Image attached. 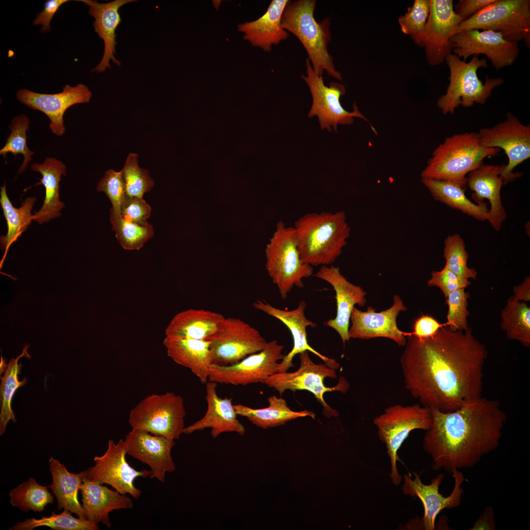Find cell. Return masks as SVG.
I'll return each instance as SVG.
<instances>
[{"mask_svg":"<svg viewBox=\"0 0 530 530\" xmlns=\"http://www.w3.org/2000/svg\"><path fill=\"white\" fill-rule=\"evenodd\" d=\"M404 346L405 387L422 405L450 412L482 396L487 351L470 329L444 326L425 338L409 334Z\"/></svg>","mask_w":530,"mask_h":530,"instance_id":"cell-1","label":"cell"},{"mask_svg":"<svg viewBox=\"0 0 530 530\" xmlns=\"http://www.w3.org/2000/svg\"><path fill=\"white\" fill-rule=\"evenodd\" d=\"M431 410L423 446L433 470L473 467L499 447L506 416L498 401L481 396L452 411Z\"/></svg>","mask_w":530,"mask_h":530,"instance_id":"cell-2","label":"cell"},{"mask_svg":"<svg viewBox=\"0 0 530 530\" xmlns=\"http://www.w3.org/2000/svg\"><path fill=\"white\" fill-rule=\"evenodd\" d=\"M293 227L300 257L312 266L333 263L350 235L344 211L307 213L295 222Z\"/></svg>","mask_w":530,"mask_h":530,"instance_id":"cell-3","label":"cell"},{"mask_svg":"<svg viewBox=\"0 0 530 530\" xmlns=\"http://www.w3.org/2000/svg\"><path fill=\"white\" fill-rule=\"evenodd\" d=\"M315 0H289L283 11L281 25L294 35L305 49L315 72L329 76L343 81L341 73L335 67L333 57L328 51L331 41L330 21L326 18L318 22L314 17Z\"/></svg>","mask_w":530,"mask_h":530,"instance_id":"cell-4","label":"cell"},{"mask_svg":"<svg viewBox=\"0 0 530 530\" xmlns=\"http://www.w3.org/2000/svg\"><path fill=\"white\" fill-rule=\"evenodd\" d=\"M500 149L481 143L478 132L455 134L446 137L432 153L421 173L422 179L464 180L466 175L496 155Z\"/></svg>","mask_w":530,"mask_h":530,"instance_id":"cell-5","label":"cell"},{"mask_svg":"<svg viewBox=\"0 0 530 530\" xmlns=\"http://www.w3.org/2000/svg\"><path fill=\"white\" fill-rule=\"evenodd\" d=\"M445 60L450 70V83L446 94L437 101V106L444 115L453 114L459 106L470 107L475 103L484 104L492 90L504 83L501 78H489L487 76L484 83L479 79L477 70L488 65L486 59H479L478 55H474L466 62L451 53Z\"/></svg>","mask_w":530,"mask_h":530,"instance_id":"cell-6","label":"cell"},{"mask_svg":"<svg viewBox=\"0 0 530 530\" xmlns=\"http://www.w3.org/2000/svg\"><path fill=\"white\" fill-rule=\"evenodd\" d=\"M266 245L265 267L282 299L288 297L293 287H304L303 279L313 274L312 266L304 263L297 249L295 230L279 221Z\"/></svg>","mask_w":530,"mask_h":530,"instance_id":"cell-7","label":"cell"},{"mask_svg":"<svg viewBox=\"0 0 530 530\" xmlns=\"http://www.w3.org/2000/svg\"><path fill=\"white\" fill-rule=\"evenodd\" d=\"M472 29L499 32L509 41L524 40L530 48V0H495L463 21L454 34Z\"/></svg>","mask_w":530,"mask_h":530,"instance_id":"cell-8","label":"cell"},{"mask_svg":"<svg viewBox=\"0 0 530 530\" xmlns=\"http://www.w3.org/2000/svg\"><path fill=\"white\" fill-rule=\"evenodd\" d=\"M373 422L377 428L379 439L387 449L391 466L390 478L394 485L398 486L401 481L397 467L399 460L398 451L411 431L415 429L426 431L430 428L431 410L420 403L393 405L375 417Z\"/></svg>","mask_w":530,"mask_h":530,"instance_id":"cell-9","label":"cell"},{"mask_svg":"<svg viewBox=\"0 0 530 530\" xmlns=\"http://www.w3.org/2000/svg\"><path fill=\"white\" fill-rule=\"evenodd\" d=\"M186 410L183 398L173 392L145 397L130 411L132 428L176 440L184 433Z\"/></svg>","mask_w":530,"mask_h":530,"instance_id":"cell-10","label":"cell"},{"mask_svg":"<svg viewBox=\"0 0 530 530\" xmlns=\"http://www.w3.org/2000/svg\"><path fill=\"white\" fill-rule=\"evenodd\" d=\"M299 354L300 365L296 371L274 373L266 378L263 384L275 389L281 396L288 390L294 392L297 390L308 391L320 402L328 417H337L339 415L338 412L327 404L324 395L332 391H340L344 394L349 387V383L344 377H341L334 387H326L324 379L337 378L336 370L326 363H315L307 351Z\"/></svg>","mask_w":530,"mask_h":530,"instance_id":"cell-11","label":"cell"},{"mask_svg":"<svg viewBox=\"0 0 530 530\" xmlns=\"http://www.w3.org/2000/svg\"><path fill=\"white\" fill-rule=\"evenodd\" d=\"M481 144L487 148H501L508 159L503 164L500 175L506 185L520 177L514 169L530 157V126L525 125L510 112L506 120L492 128H481L478 132Z\"/></svg>","mask_w":530,"mask_h":530,"instance_id":"cell-12","label":"cell"},{"mask_svg":"<svg viewBox=\"0 0 530 530\" xmlns=\"http://www.w3.org/2000/svg\"><path fill=\"white\" fill-rule=\"evenodd\" d=\"M283 344L275 340L268 342L261 351L252 354L240 361L230 365L212 364L208 381L216 383L246 386L262 383L269 376L279 372Z\"/></svg>","mask_w":530,"mask_h":530,"instance_id":"cell-13","label":"cell"},{"mask_svg":"<svg viewBox=\"0 0 530 530\" xmlns=\"http://www.w3.org/2000/svg\"><path fill=\"white\" fill-rule=\"evenodd\" d=\"M208 340L212 364L230 365L263 349L268 342L256 329L239 318H225Z\"/></svg>","mask_w":530,"mask_h":530,"instance_id":"cell-14","label":"cell"},{"mask_svg":"<svg viewBox=\"0 0 530 530\" xmlns=\"http://www.w3.org/2000/svg\"><path fill=\"white\" fill-rule=\"evenodd\" d=\"M430 11L423 32L412 37L415 43L425 49L426 60L431 66L442 63L453 50L451 37L464 19L453 9L452 0H429Z\"/></svg>","mask_w":530,"mask_h":530,"instance_id":"cell-15","label":"cell"},{"mask_svg":"<svg viewBox=\"0 0 530 530\" xmlns=\"http://www.w3.org/2000/svg\"><path fill=\"white\" fill-rule=\"evenodd\" d=\"M306 75L302 78L308 84L313 98L311 108L308 113L309 118L317 116L321 129H327L331 132L332 127L337 132V125H350L355 117L366 121L367 119L359 110L355 104L353 110H346L342 106L340 97L345 93V87L338 82L332 81L326 86L322 76L314 71L310 60H306Z\"/></svg>","mask_w":530,"mask_h":530,"instance_id":"cell-16","label":"cell"},{"mask_svg":"<svg viewBox=\"0 0 530 530\" xmlns=\"http://www.w3.org/2000/svg\"><path fill=\"white\" fill-rule=\"evenodd\" d=\"M126 450L124 440L120 439L117 444L112 440L108 441V448L102 456H96L93 466L84 471V478L101 484H108L122 494H129L137 499L142 491L134 484L139 477H149L150 471L136 470L126 460Z\"/></svg>","mask_w":530,"mask_h":530,"instance_id":"cell-17","label":"cell"},{"mask_svg":"<svg viewBox=\"0 0 530 530\" xmlns=\"http://www.w3.org/2000/svg\"><path fill=\"white\" fill-rule=\"evenodd\" d=\"M454 54L465 61L471 55L485 54L496 70L513 64L519 53L517 42L505 39L499 32L472 29L450 38Z\"/></svg>","mask_w":530,"mask_h":530,"instance_id":"cell-18","label":"cell"},{"mask_svg":"<svg viewBox=\"0 0 530 530\" xmlns=\"http://www.w3.org/2000/svg\"><path fill=\"white\" fill-rule=\"evenodd\" d=\"M16 96L23 104L46 114L50 120V130L60 136L66 131L63 117L66 110L76 104L89 103L92 94L87 86L79 83L75 86L66 84L62 92L54 94L40 93L22 88Z\"/></svg>","mask_w":530,"mask_h":530,"instance_id":"cell-19","label":"cell"},{"mask_svg":"<svg viewBox=\"0 0 530 530\" xmlns=\"http://www.w3.org/2000/svg\"><path fill=\"white\" fill-rule=\"evenodd\" d=\"M454 478V487L450 495L444 496L439 492V487L444 477L441 474L433 478L431 483L424 484L420 476L413 472V479L408 475L403 476L404 483L401 486L403 493L406 495L419 498L424 508L422 519L423 528L426 530H435V521L437 515L444 509H452L461 504L463 489L462 484L465 479L462 473L458 470L451 472Z\"/></svg>","mask_w":530,"mask_h":530,"instance_id":"cell-20","label":"cell"},{"mask_svg":"<svg viewBox=\"0 0 530 530\" xmlns=\"http://www.w3.org/2000/svg\"><path fill=\"white\" fill-rule=\"evenodd\" d=\"M124 442L127 454L149 467L150 478L164 482L166 473L175 470L171 454L175 440L132 428Z\"/></svg>","mask_w":530,"mask_h":530,"instance_id":"cell-21","label":"cell"},{"mask_svg":"<svg viewBox=\"0 0 530 530\" xmlns=\"http://www.w3.org/2000/svg\"><path fill=\"white\" fill-rule=\"evenodd\" d=\"M393 301L390 308L380 312H376L371 306L366 311L354 307L350 316L349 338L368 340L384 337L392 340L399 346H404L406 334L398 328L397 318L407 308L399 295H395Z\"/></svg>","mask_w":530,"mask_h":530,"instance_id":"cell-22","label":"cell"},{"mask_svg":"<svg viewBox=\"0 0 530 530\" xmlns=\"http://www.w3.org/2000/svg\"><path fill=\"white\" fill-rule=\"evenodd\" d=\"M306 307V303L304 301H300L297 307L292 310L277 308L264 300H257L253 303V307L255 309L280 320L289 328L292 335L293 347L279 363L278 372L287 371L290 368L293 367V357L296 355L306 351H310L318 356L325 363L336 370L340 367L339 364L335 360L320 354L308 344L306 328L307 327L315 328L317 326V324L310 320L305 316V310Z\"/></svg>","mask_w":530,"mask_h":530,"instance_id":"cell-23","label":"cell"},{"mask_svg":"<svg viewBox=\"0 0 530 530\" xmlns=\"http://www.w3.org/2000/svg\"><path fill=\"white\" fill-rule=\"evenodd\" d=\"M330 284L334 289L337 304L336 316L324 322L340 335L344 345L349 342L350 316L355 305L363 307L366 303L367 292L360 286L349 282L341 273L340 268L322 265L314 275Z\"/></svg>","mask_w":530,"mask_h":530,"instance_id":"cell-24","label":"cell"},{"mask_svg":"<svg viewBox=\"0 0 530 530\" xmlns=\"http://www.w3.org/2000/svg\"><path fill=\"white\" fill-rule=\"evenodd\" d=\"M217 384L211 381L206 383V412L202 418L186 426L184 433L190 434L208 428L211 429L210 433L213 438L226 432H235L240 435L244 434L245 428L237 418L232 398L219 397L216 391Z\"/></svg>","mask_w":530,"mask_h":530,"instance_id":"cell-25","label":"cell"},{"mask_svg":"<svg viewBox=\"0 0 530 530\" xmlns=\"http://www.w3.org/2000/svg\"><path fill=\"white\" fill-rule=\"evenodd\" d=\"M89 6L88 13L94 18L93 23L95 31L104 43V54L100 62L92 72L102 73L110 69V61L117 66L121 62L115 57L116 30L122 21L119 9L125 4L136 2L135 0H114L100 3L93 0H80Z\"/></svg>","mask_w":530,"mask_h":530,"instance_id":"cell-26","label":"cell"},{"mask_svg":"<svg viewBox=\"0 0 530 530\" xmlns=\"http://www.w3.org/2000/svg\"><path fill=\"white\" fill-rule=\"evenodd\" d=\"M501 165L493 164L480 165L468 173L467 185L474 191L472 198L477 204L488 200L491 205L488 213L487 220L496 231L502 227L503 221L506 217L504 208L502 204L501 191L504 180L500 175Z\"/></svg>","mask_w":530,"mask_h":530,"instance_id":"cell-27","label":"cell"},{"mask_svg":"<svg viewBox=\"0 0 530 530\" xmlns=\"http://www.w3.org/2000/svg\"><path fill=\"white\" fill-rule=\"evenodd\" d=\"M80 490L86 519L96 525L101 522L109 528L111 526L109 513L115 510L132 509L133 506L132 501L126 494L111 490L84 477Z\"/></svg>","mask_w":530,"mask_h":530,"instance_id":"cell-28","label":"cell"},{"mask_svg":"<svg viewBox=\"0 0 530 530\" xmlns=\"http://www.w3.org/2000/svg\"><path fill=\"white\" fill-rule=\"evenodd\" d=\"M163 344L174 362L189 369L202 384L208 382L212 364L210 341L165 336Z\"/></svg>","mask_w":530,"mask_h":530,"instance_id":"cell-29","label":"cell"},{"mask_svg":"<svg viewBox=\"0 0 530 530\" xmlns=\"http://www.w3.org/2000/svg\"><path fill=\"white\" fill-rule=\"evenodd\" d=\"M289 0H272L264 15L257 20L238 26L243 38L255 47L270 52L273 45L286 40L289 34L282 26L281 19Z\"/></svg>","mask_w":530,"mask_h":530,"instance_id":"cell-30","label":"cell"},{"mask_svg":"<svg viewBox=\"0 0 530 530\" xmlns=\"http://www.w3.org/2000/svg\"><path fill=\"white\" fill-rule=\"evenodd\" d=\"M31 169L41 174L40 182L36 185H42L45 189L43 204L32 216L33 221L43 224L59 217L65 206L59 197V183L62 176L66 175L67 168L61 160L47 157L42 163L35 162L31 164Z\"/></svg>","mask_w":530,"mask_h":530,"instance_id":"cell-31","label":"cell"},{"mask_svg":"<svg viewBox=\"0 0 530 530\" xmlns=\"http://www.w3.org/2000/svg\"><path fill=\"white\" fill-rule=\"evenodd\" d=\"M225 318L221 314L208 310H184L172 318L165 335L208 340L220 330Z\"/></svg>","mask_w":530,"mask_h":530,"instance_id":"cell-32","label":"cell"},{"mask_svg":"<svg viewBox=\"0 0 530 530\" xmlns=\"http://www.w3.org/2000/svg\"><path fill=\"white\" fill-rule=\"evenodd\" d=\"M422 182L436 200L458 210L476 219L487 220L489 209L484 202L476 204L465 195L467 179L464 180H437L422 179Z\"/></svg>","mask_w":530,"mask_h":530,"instance_id":"cell-33","label":"cell"},{"mask_svg":"<svg viewBox=\"0 0 530 530\" xmlns=\"http://www.w3.org/2000/svg\"><path fill=\"white\" fill-rule=\"evenodd\" d=\"M49 461L53 480L48 488L52 489L57 499L58 509L63 508L80 518L87 520L85 511L78 497L84 476V471L78 474L72 473L63 464L53 457L51 456Z\"/></svg>","mask_w":530,"mask_h":530,"instance_id":"cell-34","label":"cell"},{"mask_svg":"<svg viewBox=\"0 0 530 530\" xmlns=\"http://www.w3.org/2000/svg\"><path fill=\"white\" fill-rule=\"evenodd\" d=\"M267 400L269 405L265 408H252L241 404H235L234 406L238 415L246 418L253 424L263 429L284 425L301 417L310 416L315 419L316 415L313 412L292 410L282 398L271 396Z\"/></svg>","mask_w":530,"mask_h":530,"instance_id":"cell-35","label":"cell"},{"mask_svg":"<svg viewBox=\"0 0 530 530\" xmlns=\"http://www.w3.org/2000/svg\"><path fill=\"white\" fill-rule=\"evenodd\" d=\"M0 205L7 227L6 235L0 237V248L4 250L0 262L1 269L9 247L27 229L33 220L31 211L37 199L34 197H27L20 207L15 208L7 195L5 183L0 186Z\"/></svg>","mask_w":530,"mask_h":530,"instance_id":"cell-36","label":"cell"},{"mask_svg":"<svg viewBox=\"0 0 530 530\" xmlns=\"http://www.w3.org/2000/svg\"><path fill=\"white\" fill-rule=\"evenodd\" d=\"M29 346V344H26L22 353L16 358L11 359L10 362L6 364L3 375L0 376V435L5 432L10 420H12L14 423L16 422L15 414L11 407V402L15 392L19 388L24 386L27 381L26 377H24L21 381L19 380L18 375L21 372L23 364H19L18 362L19 359L23 357L30 358V356L27 352V349Z\"/></svg>","mask_w":530,"mask_h":530,"instance_id":"cell-37","label":"cell"},{"mask_svg":"<svg viewBox=\"0 0 530 530\" xmlns=\"http://www.w3.org/2000/svg\"><path fill=\"white\" fill-rule=\"evenodd\" d=\"M501 328L509 339L530 346V307L526 302L515 300L511 297L501 313Z\"/></svg>","mask_w":530,"mask_h":530,"instance_id":"cell-38","label":"cell"},{"mask_svg":"<svg viewBox=\"0 0 530 530\" xmlns=\"http://www.w3.org/2000/svg\"><path fill=\"white\" fill-rule=\"evenodd\" d=\"M48 488L30 477L10 491V503L24 512L30 510L41 512L47 504L54 502Z\"/></svg>","mask_w":530,"mask_h":530,"instance_id":"cell-39","label":"cell"},{"mask_svg":"<svg viewBox=\"0 0 530 530\" xmlns=\"http://www.w3.org/2000/svg\"><path fill=\"white\" fill-rule=\"evenodd\" d=\"M29 126L30 120L26 115L22 114L13 117L9 125L11 132L6 138L4 145L0 150V155L4 159L8 153L15 157L19 154L24 156L23 161L17 172L18 174L26 171L34 155V152L30 150L26 143V132Z\"/></svg>","mask_w":530,"mask_h":530,"instance_id":"cell-40","label":"cell"},{"mask_svg":"<svg viewBox=\"0 0 530 530\" xmlns=\"http://www.w3.org/2000/svg\"><path fill=\"white\" fill-rule=\"evenodd\" d=\"M71 512L65 510L56 514L53 511L50 516H43L40 519L32 518L17 522L9 530H31L42 526H47L54 530H97L98 525L89 520L74 517Z\"/></svg>","mask_w":530,"mask_h":530,"instance_id":"cell-41","label":"cell"},{"mask_svg":"<svg viewBox=\"0 0 530 530\" xmlns=\"http://www.w3.org/2000/svg\"><path fill=\"white\" fill-rule=\"evenodd\" d=\"M110 221L115 237L126 250H139L154 235L152 226L149 223L140 225L124 219L110 212Z\"/></svg>","mask_w":530,"mask_h":530,"instance_id":"cell-42","label":"cell"},{"mask_svg":"<svg viewBox=\"0 0 530 530\" xmlns=\"http://www.w3.org/2000/svg\"><path fill=\"white\" fill-rule=\"evenodd\" d=\"M444 257L445 266L459 277L468 279H477L475 269L467 265L468 253L465 249L463 239L459 234L448 236L444 241Z\"/></svg>","mask_w":530,"mask_h":530,"instance_id":"cell-43","label":"cell"},{"mask_svg":"<svg viewBox=\"0 0 530 530\" xmlns=\"http://www.w3.org/2000/svg\"><path fill=\"white\" fill-rule=\"evenodd\" d=\"M138 155L130 153L127 157L124 166L121 171L125 183L126 195L142 198L154 185L148 171L139 167Z\"/></svg>","mask_w":530,"mask_h":530,"instance_id":"cell-44","label":"cell"},{"mask_svg":"<svg viewBox=\"0 0 530 530\" xmlns=\"http://www.w3.org/2000/svg\"><path fill=\"white\" fill-rule=\"evenodd\" d=\"M465 290L451 292L446 298V304L448 306L446 323L452 331H464L469 329L467 318L470 313L467 306L470 293L466 292Z\"/></svg>","mask_w":530,"mask_h":530,"instance_id":"cell-45","label":"cell"},{"mask_svg":"<svg viewBox=\"0 0 530 530\" xmlns=\"http://www.w3.org/2000/svg\"><path fill=\"white\" fill-rule=\"evenodd\" d=\"M430 11L429 0H415L407 12L400 16L398 23L401 32L413 37L421 34L425 28Z\"/></svg>","mask_w":530,"mask_h":530,"instance_id":"cell-46","label":"cell"},{"mask_svg":"<svg viewBox=\"0 0 530 530\" xmlns=\"http://www.w3.org/2000/svg\"><path fill=\"white\" fill-rule=\"evenodd\" d=\"M96 189L98 192H104L110 201V212L120 216L121 206L126 195L121 171L107 170L99 182Z\"/></svg>","mask_w":530,"mask_h":530,"instance_id":"cell-47","label":"cell"},{"mask_svg":"<svg viewBox=\"0 0 530 530\" xmlns=\"http://www.w3.org/2000/svg\"><path fill=\"white\" fill-rule=\"evenodd\" d=\"M427 284L429 287L435 286L440 288L446 298L451 292L465 289L471 284V282L459 277L445 265L441 270L432 272L431 277Z\"/></svg>","mask_w":530,"mask_h":530,"instance_id":"cell-48","label":"cell"},{"mask_svg":"<svg viewBox=\"0 0 530 530\" xmlns=\"http://www.w3.org/2000/svg\"><path fill=\"white\" fill-rule=\"evenodd\" d=\"M150 206L142 199L126 195L122 204L120 216L125 220L140 225L148 223L151 215Z\"/></svg>","mask_w":530,"mask_h":530,"instance_id":"cell-49","label":"cell"},{"mask_svg":"<svg viewBox=\"0 0 530 530\" xmlns=\"http://www.w3.org/2000/svg\"><path fill=\"white\" fill-rule=\"evenodd\" d=\"M444 326H447L446 323L441 324L431 316L422 315L415 321L413 332L410 335L419 338H427L433 335L440 328Z\"/></svg>","mask_w":530,"mask_h":530,"instance_id":"cell-50","label":"cell"},{"mask_svg":"<svg viewBox=\"0 0 530 530\" xmlns=\"http://www.w3.org/2000/svg\"><path fill=\"white\" fill-rule=\"evenodd\" d=\"M68 0H48L44 4L43 10L36 15L33 25L42 26L41 32L43 33L51 30V22L59 8Z\"/></svg>","mask_w":530,"mask_h":530,"instance_id":"cell-51","label":"cell"},{"mask_svg":"<svg viewBox=\"0 0 530 530\" xmlns=\"http://www.w3.org/2000/svg\"><path fill=\"white\" fill-rule=\"evenodd\" d=\"M494 1L495 0H460L456 4L454 11L465 20Z\"/></svg>","mask_w":530,"mask_h":530,"instance_id":"cell-52","label":"cell"},{"mask_svg":"<svg viewBox=\"0 0 530 530\" xmlns=\"http://www.w3.org/2000/svg\"><path fill=\"white\" fill-rule=\"evenodd\" d=\"M494 511L491 506L485 507L469 530H495Z\"/></svg>","mask_w":530,"mask_h":530,"instance_id":"cell-53","label":"cell"},{"mask_svg":"<svg viewBox=\"0 0 530 530\" xmlns=\"http://www.w3.org/2000/svg\"><path fill=\"white\" fill-rule=\"evenodd\" d=\"M514 295L512 296L516 301L528 302L530 300V277L526 276L523 282L513 288Z\"/></svg>","mask_w":530,"mask_h":530,"instance_id":"cell-54","label":"cell"},{"mask_svg":"<svg viewBox=\"0 0 530 530\" xmlns=\"http://www.w3.org/2000/svg\"><path fill=\"white\" fill-rule=\"evenodd\" d=\"M5 361H6V360L2 358V356H1V362H0V374H1V373H3L4 369H5V368L6 367V366L7 364L5 363Z\"/></svg>","mask_w":530,"mask_h":530,"instance_id":"cell-55","label":"cell"}]
</instances>
